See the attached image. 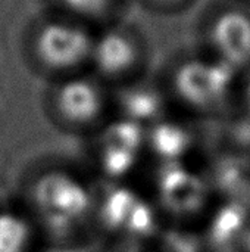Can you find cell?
<instances>
[{"instance_id":"obj_1","label":"cell","mask_w":250,"mask_h":252,"mask_svg":"<svg viewBox=\"0 0 250 252\" xmlns=\"http://www.w3.org/2000/svg\"><path fill=\"white\" fill-rule=\"evenodd\" d=\"M158 81L172 114L187 120H224L234 111L239 74L197 49L171 59Z\"/></svg>"},{"instance_id":"obj_2","label":"cell","mask_w":250,"mask_h":252,"mask_svg":"<svg viewBox=\"0 0 250 252\" xmlns=\"http://www.w3.org/2000/svg\"><path fill=\"white\" fill-rule=\"evenodd\" d=\"M150 63L149 41L128 18L97 28L88 72L111 90L147 78Z\"/></svg>"},{"instance_id":"obj_3","label":"cell","mask_w":250,"mask_h":252,"mask_svg":"<svg viewBox=\"0 0 250 252\" xmlns=\"http://www.w3.org/2000/svg\"><path fill=\"white\" fill-rule=\"evenodd\" d=\"M96 31L83 21L57 13L34 30L32 59L53 81L88 72Z\"/></svg>"},{"instance_id":"obj_4","label":"cell","mask_w":250,"mask_h":252,"mask_svg":"<svg viewBox=\"0 0 250 252\" xmlns=\"http://www.w3.org/2000/svg\"><path fill=\"white\" fill-rule=\"evenodd\" d=\"M197 50L236 74L250 71V0H214L202 12Z\"/></svg>"},{"instance_id":"obj_5","label":"cell","mask_w":250,"mask_h":252,"mask_svg":"<svg viewBox=\"0 0 250 252\" xmlns=\"http://www.w3.org/2000/svg\"><path fill=\"white\" fill-rule=\"evenodd\" d=\"M49 111L62 130L87 137L113 118L112 90L90 72L68 77L53 83Z\"/></svg>"},{"instance_id":"obj_6","label":"cell","mask_w":250,"mask_h":252,"mask_svg":"<svg viewBox=\"0 0 250 252\" xmlns=\"http://www.w3.org/2000/svg\"><path fill=\"white\" fill-rule=\"evenodd\" d=\"M88 149L96 164L109 176L128 171L146 145V130L131 123L112 118L87 136Z\"/></svg>"},{"instance_id":"obj_7","label":"cell","mask_w":250,"mask_h":252,"mask_svg":"<svg viewBox=\"0 0 250 252\" xmlns=\"http://www.w3.org/2000/svg\"><path fill=\"white\" fill-rule=\"evenodd\" d=\"M34 211L47 224H62L80 216L87 196L83 188L68 174L50 171L40 176L29 189Z\"/></svg>"},{"instance_id":"obj_8","label":"cell","mask_w":250,"mask_h":252,"mask_svg":"<svg viewBox=\"0 0 250 252\" xmlns=\"http://www.w3.org/2000/svg\"><path fill=\"white\" fill-rule=\"evenodd\" d=\"M112 99L113 118L144 130L172 114L159 81L150 77L112 90Z\"/></svg>"},{"instance_id":"obj_9","label":"cell","mask_w":250,"mask_h":252,"mask_svg":"<svg viewBox=\"0 0 250 252\" xmlns=\"http://www.w3.org/2000/svg\"><path fill=\"white\" fill-rule=\"evenodd\" d=\"M196 133L192 120L169 114L146 130V145L155 155L167 162L177 161L194 143Z\"/></svg>"},{"instance_id":"obj_10","label":"cell","mask_w":250,"mask_h":252,"mask_svg":"<svg viewBox=\"0 0 250 252\" xmlns=\"http://www.w3.org/2000/svg\"><path fill=\"white\" fill-rule=\"evenodd\" d=\"M57 13L83 21L100 28L113 21L127 18V7L131 0H55Z\"/></svg>"},{"instance_id":"obj_11","label":"cell","mask_w":250,"mask_h":252,"mask_svg":"<svg viewBox=\"0 0 250 252\" xmlns=\"http://www.w3.org/2000/svg\"><path fill=\"white\" fill-rule=\"evenodd\" d=\"M31 230L24 217L0 211V252H27Z\"/></svg>"},{"instance_id":"obj_12","label":"cell","mask_w":250,"mask_h":252,"mask_svg":"<svg viewBox=\"0 0 250 252\" xmlns=\"http://www.w3.org/2000/svg\"><path fill=\"white\" fill-rule=\"evenodd\" d=\"M167 199L175 207H192L200 196V183L193 176L181 170H172L168 173L165 183Z\"/></svg>"},{"instance_id":"obj_13","label":"cell","mask_w":250,"mask_h":252,"mask_svg":"<svg viewBox=\"0 0 250 252\" xmlns=\"http://www.w3.org/2000/svg\"><path fill=\"white\" fill-rule=\"evenodd\" d=\"M133 4L159 16H175L190 10L197 0H131Z\"/></svg>"}]
</instances>
